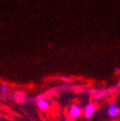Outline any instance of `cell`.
I'll list each match as a JSON object with an SVG mask.
<instances>
[{"label": "cell", "instance_id": "1", "mask_svg": "<svg viewBox=\"0 0 120 121\" xmlns=\"http://www.w3.org/2000/svg\"><path fill=\"white\" fill-rule=\"evenodd\" d=\"M83 114V108L79 104H71L68 108L67 116L70 119H76Z\"/></svg>", "mask_w": 120, "mask_h": 121}, {"label": "cell", "instance_id": "2", "mask_svg": "<svg viewBox=\"0 0 120 121\" xmlns=\"http://www.w3.org/2000/svg\"><path fill=\"white\" fill-rule=\"evenodd\" d=\"M97 109V105L93 102H88L83 107V116L86 119H91Z\"/></svg>", "mask_w": 120, "mask_h": 121}, {"label": "cell", "instance_id": "3", "mask_svg": "<svg viewBox=\"0 0 120 121\" xmlns=\"http://www.w3.org/2000/svg\"><path fill=\"white\" fill-rule=\"evenodd\" d=\"M107 115L112 119H116L120 114V108L116 104H112L108 106L107 110Z\"/></svg>", "mask_w": 120, "mask_h": 121}, {"label": "cell", "instance_id": "4", "mask_svg": "<svg viewBox=\"0 0 120 121\" xmlns=\"http://www.w3.org/2000/svg\"><path fill=\"white\" fill-rule=\"evenodd\" d=\"M113 89H107V90H92V96L93 98L94 101H98L99 100L100 98H103V97H105L107 95L110 94L112 93Z\"/></svg>", "mask_w": 120, "mask_h": 121}, {"label": "cell", "instance_id": "5", "mask_svg": "<svg viewBox=\"0 0 120 121\" xmlns=\"http://www.w3.org/2000/svg\"><path fill=\"white\" fill-rule=\"evenodd\" d=\"M27 97L28 96L26 95V93H25L24 91H16L13 95V99L17 104H23L26 102Z\"/></svg>", "mask_w": 120, "mask_h": 121}, {"label": "cell", "instance_id": "6", "mask_svg": "<svg viewBox=\"0 0 120 121\" xmlns=\"http://www.w3.org/2000/svg\"><path fill=\"white\" fill-rule=\"evenodd\" d=\"M36 105H37L38 108L40 110H42V111H47V110L51 108V102H50V100H48L46 98H44L42 100L37 101V102H36Z\"/></svg>", "mask_w": 120, "mask_h": 121}, {"label": "cell", "instance_id": "7", "mask_svg": "<svg viewBox=\"0 0 120 121\" xmlns=\"http://www.w3.org/2000/svg\"><path fill=\"white\" fill-rule=\"evenodd\" d=\"M9 92V86L7 84H2L0 87V93H1V98H4V95H6Z\"/></svg>", "mask_w": 120, "mask_h": 121}, {"label": "cell", "instance_id": "8", "mask_svg": "<svg viewBox=\"0 0 120 121\" xmlns=\"http://www.w3.org/2000/svg\"><path fill=\"white\" fill-rule=\"evenodd\" d=\"M59 79L60 81L64 82H72V78H70V77H66V76H60Z\"/></svg>", "mask_w": 120, "mask_h": 121}, {"label": "cell", "instance_id": "9", "mask_svg": "<svg viewBox=\"0 0 120 121\" xmlns=\"http://www.w3.org/2000/svg\"><path fill=\"white\" fill-rule=\"evenodd\" d=\"M44 98H45V94H38L37 96L35 97V100H36V102H37V101L42 100V99H44Z\"/></svg>", "mask_w": 120, "mask_h": 121}, {"label": "cell", "instance_id": "10", "mask_svg": "<svg viewBox=\"0 0 120 121\" xmlns=\"http://www.w3.org/2000/svg\"><path fill=\"white\" fill-rule=\"evenodd\" d=\"M35 100V98H31V97H27V99H26V102L27 103H34Z\"/></svg>", "mask_w": 120, "mask_h": 121}, {"label": "cell", "instance_id": "11", "mask_svg": "<svg viewBox=\"0 0 120 121\" xmlns=\"http://www.w3.org/2000/svg\"><path fill=\"white\" fill-rule=\"evenodd\" d=\"M114 73L115 74H120V69H119V68H115V69H114Z\"/></svg>", "mask_w": 120, "mask_h": 121}]
</instances>
